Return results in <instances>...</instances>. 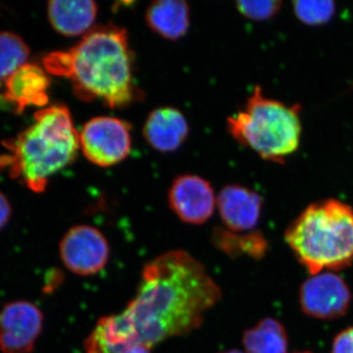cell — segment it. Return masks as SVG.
<instances>
[{"mask_svg": "<svg viewBox=\"0 0 353 353\" xmlns=\"http://www.w3.org/2000/svg\"><path fill=\"white\" fill-rule=\"evenodd\" d=\"M222 292L205 267L183 250L148 262L134 299L120 313L136 345L152 348L199 329Z\"/></svg>", "mask_w": 353, "mask_h": 353, "instance_id": "6da1fadb", "label": "cell"}, {"mask_svg": "<svg viewBox=\"0 0 353 353\" xmlns=\"http://www.w3.org/2000/svg\"><path fill=\"white\" fill-rule=\"evenodd\" d=\"M236 8L241 15L250 20L265 21L271 19L280 11L282 2L267 0V1H238Z\"/></svg>", "mask_w": 353, "mask_h": 353, "instance_id": "ffe728a7", "label": "cell"}, {"mask_svg": "<svg viewBox=\"0 0 353 353\" xmlns=\"http://www.w3.org/2000/svg\"><path fill=\"white\" fill-rule=\"evenodd\" d=\"M10 154L0 158L9 167L11 178L18 179L32 192H43L48 180L75 160L80 134L66 105L53 104L34 114V123L6 143Z\"/></svg>", "mask_w": 353, "mask_h": 353, "instance_id": "3957f363", "label": "cell"}, {"mask_svg": "<svg viewBox=\"0 0 353 353\" xmlns=\"http://www.w3.org/2000/svg\"><path fill=\"white\" fill-rule=\"evenodd\" d=\"M222 222L233 233L252 232L261 215L263 199L254 190L240 185H228L216 201Z\"/></svg>", "mask_w": 353, "mask_h": 353, "instance_id": "8fae6325", "label": "cell"}, {"mask_svg": "<svg viewBox=\"0 0 353 353\" xmlns=\"http://www.w3.org/2000/svg\"><path fill=\"white\" fill-rule=\"evenodd\" d=\"M148 145L160 152H173L189 136V123L179 109L159 108L148 115L143 126Z\"/></svg>", "mask_w": 353, "mask_h": 353, "instance_id": "4fadbf2b", "label": "cell"}, {"mask_svg": "<svg viewBox=\"0 0 353 353\" xmlns=\"http://www.w3.org/2000/svg\"><path fill=\"white\" fill-rule=\"evenodd\" d=\"M331 353H353V326L343 330L334 336Z\"/></svg>", "mask_w": 353, "mask_h": 353, "instance_id": "44dd1931", "label": "cell"}, {"mask_svg": "<svg viewBox=\"0 0 353 353\" xmlns=\"http://www.w3.org/2000/svg\"><path fill=\"white\" fill-rule=\"evenodd\" d=\"M352 296L345 281L334 272L310 276L299 289L301 310L309 317L334 320L347 315Z\"/></svg>", "mask_w": 353, "mask_h": 353, "instance_id": "52a82bcc", "label": "cell"}, {"mask_svg": "<svg viewBox=\"0 0 353 353\" xmlns=\"http://www.w3.org/2000/svg\"><path fill=\"white\" fill-rule=\"evenodd\" d=\"M48 73L70 79L83 101L125 108L141 97L127 31L115 25L92 28L74 48L44 58Z\"/></svg>", "mask_w": 353, "mask_h": 353, "instance_id": "7a4b0ae2", "label": "cell"}, {"mask_svg": "<svg viewBox=\"0 0 353 353\" xmlns=\"http://www.w3.org/2000/svg\"><path fill=\"white\" fill-rule=\"evenodd\" d=\"M150 350L152 348L148 347V345L139 343V345H132V347L127 348V350H123L120 353H152Z\"/></svg>", "mask_w": 353, "mask_h": 353, "instance_id": "603a6c76", "label": "cell"}, {"mask_svg": "<svg viewBox=\"0 0 353 353\" xmlns=\"http://www.w3.org/2000/svg\"><path fill=\"white\" fill-rule=\"evenodd\" d=\"M294 353H312L310 352H294Z\"/></svg>", "mask_w": 353, "mask_h": 353, "instance_id": "d4e9b609", "label": "cell"}, {"mask_svg": "<svg viewBox=\"0 0 353 353\" xmlns=\"http://www.w3.org/2000/svg\"><path fill=\"white\" fill-rule=\"evenodd\" d=\"M80 146L88 161L101 167L113 166L131 152V126L111 116L92 118L80 132Z\"/></svg>", "mask_w": 353, "mask_h": 353, "instance_id": "8992f818", "label": "cell"}, {"mask_svg": "<svg viewBox=\"0 0 353 353\" xmlns=\"http://www.w3.org/2000/svg\"><path fill=\"white\" fill-rule=\"evenodd\" d=\"M212 243L217 250L231 259L248 255L256 260L263 259L269 246L264 234L256 230L238 234L220 227H216L213 230Z\"/></svg>", "mask_w": 353, "mask_h": 353, "instance_id": "2e32d148", "label": "cell"}, {"mask_svg": "<svg viewBox=\"0 0 353 353\" xmlns=\"http://www.w3.org/2000/svg\"><path fill=\"white\" fill-rule=\"evenodd\" d=\"M246 353H288L289 340L284 325L274 318H264L243 336Z\"/></svg>", "mask_w": 353, "mask_h": 353, "instance_id": "e0dca14e", "label": "cell"}, {"mask_svg": "<svg viewBox=\"0 0 353 353\" xmlns=\"http://www.w3.org/2000/svg\"><path fill=\"white\" fill-rule=\"evenodd\" d=\"M97 10V3L90 0H54L48 4L51 26L66 37L85 36L92 29Z\"/></svg>", "mask_w": 353, "mask_h": 353, "instance_id": "5bb4252c", "label": "cell"}, {"mask_svg": "<svg viewBox=\"0 0 353 353\" xmlns=\"http://www.w3.org/2000/svg\"><path fill=\"white\" fill-rule=\"evenodd\" d=\"M220 353H245V352H241V350H227V352H220Z\"/></svg>", "mask_w": 353, "mask_h": 353, "instance_id": "cb8c5ba5", "label": "cell"}, {"mask_svg": "<svg viewBox=\"0 0 353 353\" xmlns=\"http://www.w3.org/2000/svg\"><path fill=\"white\" fill-rule=\"evenodd\" d=\"M301 104L287 105L265 97L257 85L243 110L228 118V131L262 159L284 164L301 145Z\"/></svg>", "mask_w": 353, "mask_h": 353, "instance_id": "5b68a950", "label": "cell"}, {"mask_svg": "<svg viewBox=\"0 0 353 353\" xmlns=\"http://www.w3.org/2000/svg\"><path fill=\"white\" fill-rule=\"evenodd\" d=\"M30 57L28 44L18 34L0 32V88Z\"/></svg>", "mask_w": 353, "mask_h": 353, "instance_id": "ac0fdd59", "label": "cell"}, {"mask_svg": "<svg viewBox=\"0 0 353 353\" xmlns=\"http://www.w3.org/2000/svg\"><path fill=\"white\" fill-rule=\"evenodd\" d=\"M108 241L97 228L78 225L68 230L59 243L64 266L79 276H92L105 267L109 259Z\"/></svg>", "mask_w": 353, "mask_h": 353, "instance_id": "ba28073f", "label": "cell"}, {"mask_svg": "<svg viewBox=\"0 0 353 353\" xmlns=\"http://www.w3.org/2000/svg\"><path fill=\"white\" fill-rule=\"evenodd\" d=\"M285 241L311 276L353 264V208L339 199L309 204L285 231Z\"/></svg>", "mask_w": 353, "mask_h": 353, "instance_id": "277c9868", "label": "cell"}, {"mask_svg": "<svg viewBox=\"0 0 353 353\" xmlns=\"http://www.w3.org/2000/svg\"><path fill=\"white\" fill-rule=\"evenodd\" d=\"M12 215V208L7 197L0 192V231L8 224Z\"/></svg>", "mask_w": 353, "mask_h": 353, "instance_id": "7402d4cb", "label": "cell"}, {"mask_svg": "<svg viewBox=\"0 0 353 353\" xmlns=\"http://www.w3.org/2000/svg\"><path fill=\"white\" fill-rule=\"evenodd\" d=\"M50 88L48 72L39 65L26 63L7 79L1 99L20 113L31 106L46 105Z\"/></svg>", "mask_w": 353, "mask_h": 353, "instance_id": "7c38bea8", "label": "cell"}, {"mask_svg": "<svg viewBox=\"0 0 353 353\" xmlns=\"http://www.w3.org/2000/svg\"><path fill=\"white\" fill-rule=\"evenodd\" d=\"M145 20L148 27L162 38L176 41L189 30V4L183 0L152 2L146 9Z\"/></svg>", "mask_w": 353, "mask_h": 353, "instance_id": "9a60e30c", "label": "cell"}, {"mask_svg": "<svg viewBox=\"0 0 353 353\" xmlns=\"http://www.w3.org/2000/svg\"><path fill=\"white\" fill-rule=\"evenodd\" d=\"M41 309L27 301L6 303L0 310V350L32 353L43 329Z\"/></svg>", "mask_w": 353, "mask_h": 353, "instance_id": "9c48e42d", "label": "cell"}, {"mask_svg": "<svg viewBox=\"0 0 353 353\" xmlns=\"http://www.w3.org/2000/svg\"><path fill=\"white\" fill-rule=\"evenodd\" d=\"M294 11L297 19L303 24L320 26L333 18L336 6L333 1H294Z\"/></svg>", "mask_w": 353, "mask_h": 353, "instance_id": "d6986e66", "label": "cell"}, {"mask_svg": "<svg viewBox=\"0 0 353 353\" xmlns=\"http://www.w3.org/2000/svg\"><path fill=\"white\" fill-rule=\"evenodd\" d=\"M214 190L205 179L190 174L176 176L169 190V206L179 219L192 225L208 222L215 210Z\"/></svg>", "mask_w": 353, "mask_h": 353, "instance_id": "30bf717a", "label": "cell"}]
</instances>
